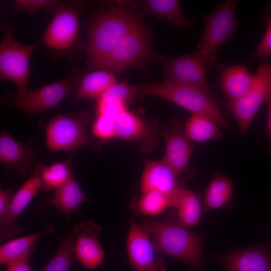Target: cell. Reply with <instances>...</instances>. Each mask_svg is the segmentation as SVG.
<instances>
[{
  "mask_svg": "<svg viewBox=\"0 0 271 271\" xmlns=\"http://www.w3.org/2000/svg\"><path fill=\"white\" fill-rule=\"evenodd\" d=\"M143 26V15L122 6L105 11L91 25L85 46L86 65L101 69L116 45L125 36Z\"/></svg>",
  "mask_w": 271,
  "mask_h": 271,
  "instance_id": "obj_1",
  "label": "cell"
},
{
  "mask_svg": "<svg viewBox=\"0 0 271 271\" xmlns=\"http://www.w3.org/2000/svg\"><path fill=\"white\" fill-rule=\"evenodd\" d=\"M141 225L148 232L156 252L167 254L195 269L204 267L203 236L193 233L171 215L160 220L149 219Z\"/></svg>",
  "mask_w": 271,
  "mask_h": 271,
  "instance_id": "obj_2",
  "label": "cell"
},
{
  "mask_svg": "<svg viewBox=\"0 0 271 271\" xmlns=\"http://www.w3.org/2000/svg\"><path fill=\"white\" fill-rule=\"evenodd\" d=\"M138 95H152L167 99L191 114H202L210 117L219 127H231L221 113L217 101L209 89L164 81L141 86Z\"/></svg>",
  "mask_w": 271,
  "mask_h": 271,
  "instance_id": "obj_3",
  "label": "cell"
},
{
  "mask_svg": "<svg viewBox=\"0 0 271 271\" xmlns=\"http://www.w3.org/2000/svg\"><path fill=\"white\" fill-rule=\"evenodd\" d=\"M239 2L237 0L224 1L204 18V29L197 43V50L210 67H218L219 50L236 31V9Z\"/></svg>",
  "mask_w": 271,
  "mask_h": 271,
  "instance_id": "obj_4",
  "label": "cell"
},
{
  "mask_svg": "<svg viewBox=\"0 0 271 271\" xmlns=\"http://www.w3.org/2000/svg\"><path fill=\"white\" fill-rule=\"evenodd\" d=\"M89 116L85 111L69 115L58 114L50 119L47 125V148L50 152L76 150L81 146L100 147L99 143L88 136L86 129Z\"/></svg>",
  "mask_w": 271,
  "mask_h": 271,
  "instance_id": "obj_5",
  "label": "cell"
},
{
  "mask_svg": "<svg viewBox=\"0 0 271 271\" xmlns=\"http://www.w3.org/2000/svg\"><path fill=\"white\" fill-rule=\"evenodd\" d=\"M14 31L7 23L0 43V76L18 87V93L24 94L31 89L28 86L29 62L35 48L34 45H24L14 37Z\"/></svg>",
  "mask_w": 271,
  "mask_h": 271,
  "instance_id": "obj_6",
  "label": "cell"
},
{
  "mask_svg": "<svg viewBox=\"0 0 271 271\" xmlns=\"http://www.w3.org/2000/svg\"><path fill=\"white\" fill-rule=\"evenodd\" d=\"M153 57L164 69V81L209 90L206 75L207 61L198 51L175 58L159 54Z\"/></svg>",
  "mask_w": 271,
  "mask_h": 271,
  "instance_id": "obj_7",
  "label": "cell"
},
{
  "mask_svg": "<svg viewBox=\"0 0 271 271\" xmlns=\"http://www.w3.org/2000/svg\"><path fill=\"white\" fill-rule=\"evenodd\" d=\"M254 78L249 91L229 104V110L235 118L242 135H245L258 109L271 92V64L261 63Z\"/></svg>",
  "mask_w": 271,
  "mask_h": 271,
  "instance_id": "obj_8",
  "label": "cell"
},
{
  "mask_svg": "<svg viewBox=\"0 0 271 271\" xmlns=\"http://www.w3.org/2000/svg\"><path fill=\"white\" fill-rule=\"evenodd\" d=\"M151 53V45L143 26L125 36L107 57L101 69L122 72L146 62Z\"/></svg>",
  "mask_w": 271,
  "mask_h": 271,
  "instance_id": "obj_9",
  "label": "cell"
},
{
  "mask_svg": "<svg viewBox=\"0 0 271 271\" xmlns=\"http://www.w3.org/2000/svg\"><path fill=\"white\" fill-rule=\"evenodd\" d=\"M76 73L44 86L31 89L24 94H14L12 102L26 113L33 115L55 107L70 92L76 82Z\"/></svg>",
  "mask_w": 271,
  "mask_h": 271,
  "instance_id": "obj_10",
  "label": "cell"
},
{
  "mask_svg": "<svg viewBox=\"0 0 271 271\" xmlns=\"http://www.w3.org/2000/svg\"><path fill=\"white\" fill-rule=\"evenodd\" d=\"M160 133L164 137L166 145L163 159L178 176L182 173L193 176L195 171L189 161L195 147L185 134L184 124L179 119L173 118L164 124Z\"/></svg>",
  "mask_w": 271,
  "mask_h": 271,
  "instance_id": "obj_11",
  "label": "cell"
},
{
  "mask_svg": "<svg viewBox=\"0 0 271 271\" xmlns=\"http://www.w3.org/2000/svg\"><path fill=\"white\" fill-rule=\"evenodd\" d=\"M148 232L132 218L126 247L129 263L134 271H166V263L156 252Z\"/></svg>",
  "mask_w": 271,
  "mask_h": 271,
  "instance_id": "obj_12",
  "label": "cell"
},
{
  "mask_svg": "<svg viewBox=\"0 0 271 271\" xmlns=\"http://www.w3.org/2000/svg\"><path fill=\"white\" fill-rule=\"evenodd\" d=\"M102 229L92 220L80 222L73 229L75 257L86 268H95L104 258V251L97 236Z\"/></svg>",
  "mask_w": 271,
  "mask_h": 271,
  "instance_id": "obj_13",
  "label": "cell"
},
{
  "mask_svg": "<svg viewBox=\"0 0 271 271\" xmlns=\"http://www.w3.org/2000/svg\"><path fill=\"white\" fill-rule=\"evenodd\" d=\"M54 14L45 32L43 42L51 49L67 50L74 44L78 34V14L73 9L63 6Z\"/></svg>",
  "mask_w": 271,
  "mask_h": 271,
  "instance_id": "obj_14",
  "label": "cell"
},
{
  "mask_svg": "<svg viewBox=\"0 0 271 271\" xmlns=\"http://www.w3.org/2000/svg\"><path fill=\"white\" fill-rule=\"evenodd\" d=\"M39 189H42V182L39 170L36 167L34 174L13 196L7 214L0 220L1 238L11 237L23 230L18 224V218Z\"/></svg>",
  "mask_w": 271,
  "mask_h": 271,
  "instance_id": "obj_15",
  "label": "cell"
},
{
  "mask_svg": "<svg viewBox=\"0 0 271 271\" xmlns=\"http://www.w3.org/2000/svg\"><path fill=\"white\" fill-rule=\"evenodd\" d=\"M178 176L163 159L149 161L145 165L139 188L142 193L156 190L165 193L174 200L175 208L178 195L184 187Z\"/></svg>",
  "mask_w": 271,
  "mask_h": 271,
  "instance_id": "obj_16",
  "label": "cell"
},
{
  "mask_svg": "<svg viewBox=\"0 0 271 271\" xmlns=\"http://www.w3.org/2000/svg\"><path fill=\"white\" fill-rule=\"evenodd\" d=\"M116 138L133 141L141 143L142 151L148 153L158 144L154 128L144 119L127 109L122 112L115 119Z\"/></svg>",
  "mask_w": 271,
  "mask_h": 271,
  "instance_id": "obj_17",
  "label": "cell"
},
{
  "mask_svg": "<svg viewBox=\"0 0 271 271\" xmlns=\"http://www.w3.org/2000/svg\"><path fill=\"white\" fill-rule=\"evenodd\" d=\"M220 261L226 271H271V251L263 246L233 251Z\"/></svg>",
  "mask_w": 271,
  "mask_h": 271,
  "instance_id": "obj_18",
  "label": "cell"
},
{
  "mask_svg": "<svg viewBox=\"0 0 271 271\" xmlns=\"http://www.w3.org/2000/svg\"><path fill=\"white\" fill-rule=\"evenodd\" d=\"M220 71L218 84L229 103L244 97L251 88L254 82L252 75L245 65H235L230 66L219 65Z\"/></svg>",
  "mask_w": 271,
  "mask_h": 271,
  "instance_id": "obj_19",
  "label": "cell"
},
{
  "mask_svg": "<svg viewBox=\"0 0 271 271\" xmlns=\"http://www.w3.org/2000/svg\"><path fill=\"white\" fill-rule=\"evenodd\" d=\"M31 156L26 147L7 131L0 136V161L6 168L15 170L23 176L33 169Z\"/></svg>",
  "mask_w": 271,
  "mask_h": 271,
  "instance_id": "obj_20",
  "label": "cell"
},
{
  "mask_svg": "<svg viewBox=\"0 0 271 271\" xmlns=\"http://www.w3.org/2000/svg\"><path fill=\"white\" fill-rule=\"evenodd\" d=\"M84 202H90L81 190L74 175L65 184L55 189L48 205L63 213L68 221L72 213Z\"/></svg>",
  "mask_w": 271,
  "mask_h": 271,
  "instance_id": "obj_21",
  "label": "cell"
},
{
  "mask_svg": "<svg viewBox=\"0 0 271 271\" xmlns=\"http://www.w3.org/2000/svg\"><path fill=\"white\" fill-rule=\"evenodd\" d=\"M116 83L115 76L111 71L102 69L92 71L86 75L79 84L74 100H97L107 89Z\"/></svg>",
  "mask_w": 271,
  "mask_h": 271,
  "instance_id": "obj_22",
  "label": "cell"
},
{
  "mask_svg": "<svg viewBox=\"0 0 271 271\" xmlns=\"http://www.w3.org/2000/svg\"><path fill=\"white\" fill-rule=\"evenodd\" d=\"M142 7L146 13L179 28L187 29L192 23L184 16L179 1L146 0L142 2Z\"/></svg>",
  "mask_w": 271,
  "mask_h": 271,
  "instance_id": "obj_23",
  "label": "cell"
},
{
  "mask_svg": "<svg viewBox=\"0 0 271 271\" xmlns=\"http://www.w3.org/2000/svg\"><path fill=\"white\" fill-rule=\"evenodd\" d=\"M234 183L228 177L217 172L210 181L204 196L203 211L224 207L232 200Z\"/></svg>",
  "mask_w": 271,
  "mask_h": 271,
  "instance_id": "obj_24",
  "label": "cell"
},
{
  "mask_svg": "<svg viewBox=\"0 0 271 271\" xmlns=\"http://www.w3.org/2000/svg\"><path fill=\"white\" fill-rule=\"evenodd\" d=\"M217 123L210 117L199 113L191 114L184 124V130L190 141L202 143L220 139L222 132Z\"/></svg>",
  "mask_w": 271,
  "mask_h": 271,
  "instance_id": "obj_25",
  "label": "cell"
},
{
  "mask_svg": "<svg viewBox=\"0 0 271 271\" xmlns=\"http://www.w3.org/2000/svg\"><path fill=\"white\" fill-rule=\"evenodd\" d=\"M53 228L47 226L42 231L10 240L1 246L0 263L6 266L29 255L35 242L42 235L52 232Z\"/></svg>",
  "mask_w": 271,
  "mask_h": 271,
  "instance_id": "obj_26",
  "label": "cell"
},
{
  "mask_svg": "<svg viewBox=\"0 0 271 271\" xmlns=\"http://www.w3.org/2000/svg\"><path fill=\"white\" fill-rule=\"evenodd\" d=\"M202 200L196 193L183 187L176 199L175 208L177 209L179 221L186 227L197 225L201 214Z\"/></svg>",
  "mask_w": 271,
  "mask_h": 271,
  "instance_id": "obj_27",
  "label": "cell"
},
{
  "mask_svg": "<svg viewBox=\"0 0 271 271\" xmlns=\"http://www.w3.org/2000/svg\"><path fill=\"white\" fill-rule=\"evenodd\" d=\"M75 150L66 160L60 163H53L46 166L43 164L37 166L42 182V189L50 190L57 188L66 183L73 176L72 161Z\"/></svg>",
  "mask_w": 271,
  "mask_h": 271,
  "instance_id": "obj_28",
  "label": "cell"
},
{
  "mask_svg": "<svg viewBox=\"0 0 271 271\" xmlns=\"http://www.w3.org/2000/svg\"><path fill=\"white\" fill-rule=\"evenodd\" d=\"M74 244L73 234L67 233L61 240L54 255L40 271H69L76 257Z\"/></svg>",
  "mask_w": 271,
  "mask_h": 271,
  "instance_id": "obj_29",
  "label": "cell"
},
{
  "mask_svg": "<svg viewBox=\"0 0 271 271\" xmlns=\"http://www.w3.org/2000/svg\"><path fill=\"white\" fill-rule=\"evenodd\" d=\"M138 206L143 214L156 215L168 208L174 207V202L165 193L152 190L142 193L139 200Z\"/></svg>",
  "mask_w": 271,
  "mask_h": 271,
  "instance_id": "obj_30",
  "label": "cell"
},
{
  "mask_svg": "<svg viewBox=\"0 0 271 271\" xmlns=\"http://www.w3.org/2000/svg\"><path fill=\"white\" fill-rule=\"evenodd\" d=\"M141 85H131L124 79L107 89L99 98L117 100L127 106L133 100L134 96L138 95Z\"/></svg>",
  "mask_w": 271,
  "mask_h": 271,
  "instance_id": "obj_31",
  "label": "cell"
},
{
  "mask_svg": "<svg viewBox=\"0 0 271 271\" xmlns=\"http://www.w3.org/2000/svg\"><path fill=\"white\" fill-rule=\"evenodd\" d=\"M62 6L61 3L55 1L16 0L13 4V13L15 14L20 11H26L32 15L43 8L49 13H55Z\"/></svg>",
  "mask_w": 271,
  "mask_h": 271,
  "instance_id": "obj_32",
  "label": "cell"
},
{
  "mask_svg": "<svg viewBox=\"0 0 271 271\" xmlns=\"http://www.w3.org/2000/svg\"><path fill=\"white\" fill-rule=\"evenodd\" d=\"M262 16L263 20L267 25L266 31L249 61L259 58L271 57V1L265 5Z\"/></svg>",
  "mask_w": 271,
  "mask_h": 271,
  "instance_id": "obj_33",
  "label": "cell"
},
{
  "mask_svg": "<svg viewBox=\"0 0 271 271\" xmlns=\"http://www.w3.org/2000/svg\"><path fill=\"white\" fill-rule=\"evenodd\" d=\"M94 135L99 139L108 140L116 137L115 119L103 115H97L93 127Z\"/></svg>",
  "mask_w": 271,
  "mask_h": 271,
  "instance_id": "obj_34",
  "label": "cell"
},
{
  "mask_svg": "<svg viewBox=\"0 0 271 271\" xmlns=\"http://www.w3.org/2000/svg\"><path fill=\"white\" fill-rule=\"evenodd\" d=\"M97 101V115L106 116L115 119L122 112L127 109L126 105L117 100L100 98Z\"/></svg>",
  "mask_w": 271,
  "mask_h": 271,
  "instance_id": "obj_35",
  "label": "cell"
},
{
  "mask_svg": "<svg viewBox=\"0 0 271 271\" xmlns=\"http://www.w3.org/2000/svg\"><path fill=\"white\" fill-rule=\"evenodd\" d=\"M29 260V255L17 259L7 265L6 271H35Z\"/></svg>",
  "mask_w": 271,
  "mask_h": 271,
  "instance_id": "obj_36",
  "label": "cell"
},
{
  "mask_svg": "<svg viewBox=\"0 0 271 271\" xmlns=\"http://www.w3.org/2000/svg\"><path fill=\"white\" fill-rule=\"evenodd\" d=\"M13 192L10 190H0V220L7 214L12 199Z\"/></svg>",
  "mask_w": 271,
  "mask_h": 271,
  "instance_id": "obj_37",
  "label": "cell"
},
{
  "mask_svg": "<svg viewBox=\"0 0 271 271\" xmlns=\"http://www.w3.org/2000/svg\"><path fill=\"white\" fill-rule=\"evenodd\" d=\"M267 105V118L266 128V133L267 140V148L269 153H271V92L265 99Z\"/></svg>",
  "mask_w": 271,
  "mask_h": 271,
  "instance_id": "obj_38",
  "label": "cell"
}]
</instances>
